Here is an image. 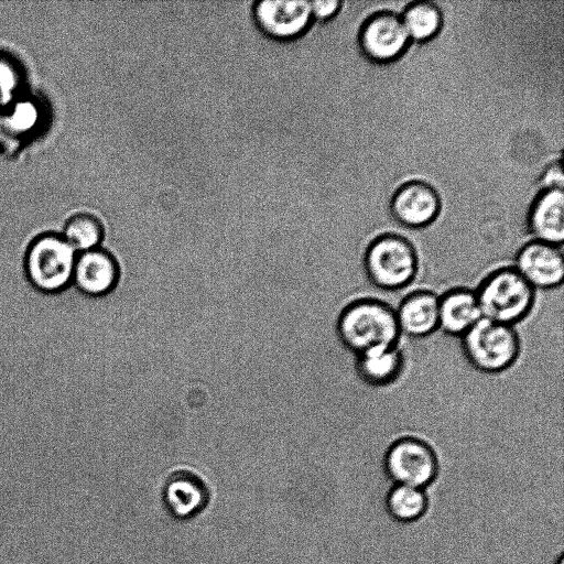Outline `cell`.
<instances>
[{"mask_svg":"<svg viewBox=\"0 0 564 564\" xmlns=\"http://www.w3.org/2000/svg\"><path fill=\"white\" fill-rule=\"evenodd\" d=\"M475 293L482 318L512 327L531 313L536 296V291L511 265L489 272Z\"/></svg>","mask_w":564,"mask_h":564,"instance_id":"cell-2","label":"cell"},{"mask_svg":"<svg viewBox=\"0 0 564 564\" xmlns=\"http://www.w3.org/2000/svg\"><path fill=\"white\" fill-rule=\"evenodd\" d=\"M163 494L169 511L184 519L198 513L209 500L206 484L188 470H178L169 476Z\"/></svg>","mask_w":564,"mask_h":564,"instance_id":"cell-15","label":"cell"},{"mask_svg":"<svg viewBox=\"0 0 564 564\" xmlns=\"http://www.w3.org/2000/svg\"><path fill=\"white\" fill-rule=\"evenodd\" d=\"M120 279L117 259L98 247L77 254L72 284L83 294L104 297L112 293Z\"/></svg>","mask_w":564,"mask_h":564,"instance_id":"cell-11","label":"cell"},{"mask_svg":"<svg viewBox=\"0 0 564 564\" xmlns=\"http://www.w3.org/2000/svg\"><path fill=\"white\" fill-rule=\"evenodd\" d=\"M386 509L399 523H413L426 513L430 505L426 489L393 485L386 496Z\"/></svg>","mask_w":564,"mask_h":564,"instance_id":"cell-18","label":"cell"},{"mask_svg":"<svg viewBox=\"0 0 564 564\" xmlns=\"http://www.w3.org/2000/svg\"><path fill=\"white\" fill-rule=\"evenodd\" d=\"M389 206L398 224L410 229H421L437 218L442 199L429 182L411 180L397 187Z\"/></svg>","mask_w":564,"mask_h":564,"instance_id":"cell-9","label":"cell"},{"mask_svg":"<svg viewBox=\"0 0 564 564\" xmlns=\"http://www.w3.org/2000/svg\"><path fill=\"white\" fill-rule=\"evenodd\" d=\"M460 341L467 362L488 375L508 370L521 352V340L514 327L485 318L463 335Z\"/></svg>","mask_w":564,"mask_h":564,"instance_id":"cell-4","label":"cell"},{"mask_svg":"<svg viewBox=\"0 0 564 564\" xmlns=\"http://www.w3.org/2000/svg\"><path fill=\"white\" fill-rule=\"evenodd\" d=\"M527 220L533 240L562 247L564 240L563 188H543L531 203Z\"/></svg>","mask_w":564,"mask_h":564,"instance_id":"cell-12","label":"cell"},{"mask_svg":"<svg viewBox=\"0 0 564 564\" xmlns=\"http://www.w3.org/2000/svg\"><path fill=\"white\" fill-rule=\"evenodd\" d=\"M252 18L257 28L276 41H290L303 35L313 22L310 1L259 0L253 3Z\"/></svg>","mask_w":564,"mask_h":564,"instance_id":"cell-8","label":"cell"},{"mask_svg":"<svg viewBox=\"0 0 564 564\" xmlns=\"http://www.w3.org/2000/svg\"><path fill=\"white\" fill-rule=\"evenodd\" d=\"M77 254L62 235H39L25 249L26 278L41 292H59L72 284Z\"/></svg>","mask_w":564,"mask_h":564,"instance_id":"cell-5","label":"cell"},{"mask_svg":"<svg viewBox=\"0 0 564 564\" xmlns=\"http://www.w3.org/2000/svg\"><path fill=\"white\" fill-rule=\"evenodd\" d=\"M364 270L368 281L377 289L399 291L414 281L419 271V254L406 237L384 232L366 247Z\"/></svg>","mask_w":564,"mask_h":564,"instance_id":"cell-3","label":"cell"},{"mask_svg":"<svg viewBox=\"0 0 564 564\" xmlns=\"http://www.w3.org/2000/svg\"><path fill=\"white\" fill-rule=\"evenodd\" d=\"M383 470L393 485L426 489L438 476L440 462L435 449L426 441L404 435L388 446Z\"/></svg>","mask_w":564,"mask_h":564,"instance_id":"cell-6","label":"cell"},{"mask_svg":"<svg viewBox=\"0 0 564 564\" xmlns=\"http://www.w3.org/2000/svg\"><path fill=\"white\" fill-rule=\"evenodd\" d=\"M410 41L400 14L391 10L376 11L365 19L358 32L362 55L378 64L399 59L408 50Z\"/></svg>","mask_w":564,"mask_h":564,"instance_id":"cell-7","label":"cell"},{"mask_svg":"<svg viewBox=\"0 0 564 564\" xmlns=\"http://www.w3.org/2000/svg\"><path fill=\"white\" fill-rule=\"evenodd\" d=\"M400 17L410 40L417 43L434 39L444 24L441 4L433 1L409 2Z\"/></svg>","mask_w":564,"mask_h":564,"instance_id":"cell-17","label":"cell"},{"mask_svg":"<svg viewBox=\"0 0 564 564\" xmlns=\"http://www.w3.org/2000/svg\"><path fill=\"white\" fill-rule=\"evenodd\" d=\"M20 85V73L15 65L0 56V105L12 99Z\"/></svg>","mask_w":564,"mask_h":564,"instance_id":"cell-20","label":"cell"},{"mask_svg":"<svg viewBox=\"0 0 564 564\" xmlns=\"http://www.w3.org/2000/svg\"><path fill=\"white\" fill-rule=\"evenodd\" d=\"M394 311L401 335L419 339L438 330V295L431 290L408 293Z\"/></svg>","mask_w":564,"mask_h":564,"instance_id":"cell-13","label":"cell"},{"mask_svg":"<svg viewBox=\"0 0 564 564\" xmlns=\"http://www.w3.org/2000/svg\"><path fill=\"white\" fill-rule=\"evenodd\" d=\"M344 3L339 0H315L310 1L313 20L327 21L335 18Z\"/></svg>","mask_w":564,"mask_h":564,"instance_id":"cell-21","label":"cell"},{"mask_svg":"<svg viewBox=\"0 0 564 564\" xmlns=\"http://www.w3.org/2000/svg\"><path fill=\"white\" fill-rule=\"evenodd\" d=\"M1 127H2V122H1V120H0V130H1Z\"/></svg>","mask_w":564,"mask_h":564,"instance_id":"cell-24","label":"cell"},{"mask_svg":"<svg viewBox=\"0 0 564 564\" xmlns=\"http://www.w3.org/2000/svg\"><path fill=\"white\" fill-rule=\"evenodd\" d=\"M77 252L100 247L105 230L101 221L90 214H78L69 218L61 234Z\"/></svg>","mask_w":564,"mask_h":564,"instance_id":"cell-19","label":"cell"},{"mask_svg":"<svg viewBox=\"0 0 564 564\" xmlns=\"http://www.w3.org/2000/svg\"><path fill=\"white\" fill-rule=\"evenodd\" d=\"M36 116V109L32 104L21 102L9 117L10 126L13 129H26L35 121Z\"/></svg>","mask_w":564,"mask_h":564,"instance_id":"cell-22","label":"cell"},{"mask_svg":"<svg viewBox=\"0 0 564 564\" xmlns=\"http://www.w3.org/2000/svg\"><path fill=\"white\" fill-rule=\"evenodd\" d=\"M482 318L475 290L456 286L438 295V329L462 337Z\"/></svg>","mask_w":564,"mask_h":564,"instance_id":"cell-14","label":"cell"},{"mask_svg":"<svg viewBox=\"0 0 564 564\" xmlns=\"http://www.w3.org/2000/svg\"><path fill=\"white\" fill-rule=\"evenodd\" d=\"M512 267L535 291L556 289L564 279L562 247L532 239L520 247Z\"/></svg>","mask_w":564,"mask_h":564,"instance_id":"cell-10","label":"cell"},{"mask_svg":"<svg viewBox=\"0 0 564 564\" xmlns=\"http://www.w3.org/2000/svg\"><path fill=\"white\" fill-rule=\"evenodd\" d=\"M541 185L543 188L561 187L563 188V172L561 161L550 164L541 175Z\"/></svg>","mask_w":564,"mask_h":564,"instance_id":"cell-23","label":"cell"},{"mask_svg":"<svg viewBox=\"0 0 564 564\" xmlns=\"http://www.w3.org/2000/svg\"><path fill=\"white\" fill-rule=\"evenodd\" d=\"M404 367V357L398 345L376 348L356 356L355 368L359 379L370 387L393 383Z\"/></svg>","mask_w":564,"mask_h":564,"instance_id":"cell-16","label":"cell"},{"mask_svg":"<svg viewBox=\"0 0 564 564\" xmlns=\"http://www.w3.org/2000/svg\"><path fill=\"white\" fill-rule=\"evenodd\" d=\"M336 333L355 356L395 346L401 337L394 307L376 297L356 299L344 306L336 321Z\"/></svg>","mask_w":564,"mask_h":564,"instance_id":"cell-1","label":"cell"}]
</instances>
